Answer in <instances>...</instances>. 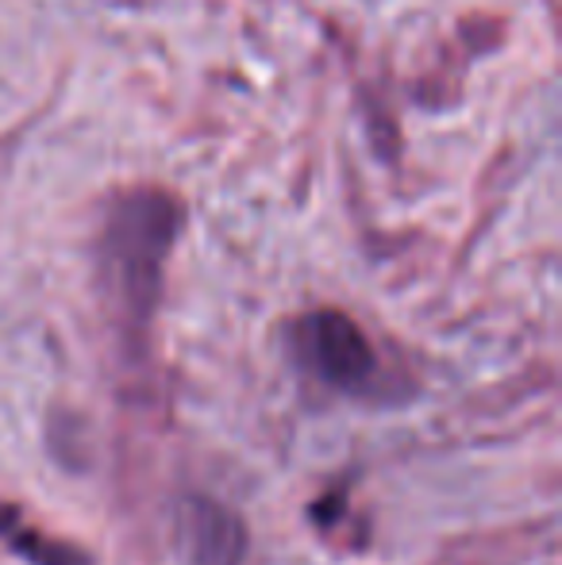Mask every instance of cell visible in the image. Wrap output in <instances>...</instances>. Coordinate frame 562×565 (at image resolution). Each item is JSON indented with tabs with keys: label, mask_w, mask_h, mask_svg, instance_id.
<instances>
[{
	"label": "cell",
	"mask_w": 562,
	"mask_h": 565,
	"mask_svg": "<svg viewBox=\"0 0 562 565\" xmlns=\"http://www.w3.org/2000/svg\"><path fill=\"white\" fill-rule=\"evenodd\" d=\"M293 347L308 373L336 388H359L374 373L367 335L339 312H312L293 328Z\"/></svg>",
	"instance_id": "cell-1"
}]
</instances>
